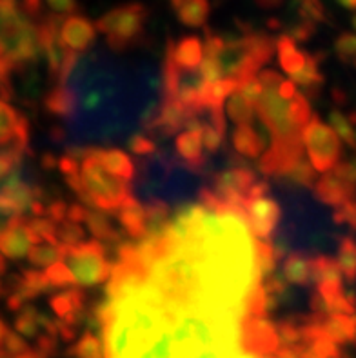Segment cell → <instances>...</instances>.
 <instances>
[{
  "mask_svg": "<svg viewBox=\"0 0 356 358\" xmlns=\"http://www.w3.org/2000/svg\"><path fill=\"white\" fill-rule=\"evenodd\" d=\"M57 336L50 335V333H42V335L36 336V353L41 357L50 358L51 355L57 351Z\"/></svg>",
  "mask_w": 356,
  "mask_h": 358,
  "instance_id": "44",
  "label": "cell"
},
{
  "mask_svg": "<svg viewBox=\"0 0 356 358\" xmlns=\"http://www.w3.org/2000/svg\"><path fill=\"white\" fill-rule=\"evenodd\" d=\"M44 108L48 109V113L69 120L75 113V96L64 84H55L45 95Z\"/></svg>",
  "mask_w": 356,
  "mask_h": 358,
  "instance_id": "22",
  "label": "cell"
},
{
  "mask_svg": "<svg viewBox=\"0 0 356 358\" xmlns=\"http://www.w3.org/2000/svg\"><path fill=\"white\" fill-rule=\"evenodd\" d=\"M0 148L17 157L29 155V124L9 102L0 100Z\"/></svg>",
  "mask_w": 356,
  "mask_h": 358,
  "instance_id": "8",
  "label": "cell"
},
{
  "mask_svg": "<svg viewBox=\"0 0 356 358\" xmlns=\"http://www.w3.org/2000/svg\"><path fill=\"white\" fill-rule=\"evenodd\" d=\"M86 211H87L86 206H80V204L68 206V209H66V220L75 224H82L84 222V217H86Z\"/></svg>",
  "mask_w": 356,
  "mask_h": 358,
  "instance_id": "47",
  "label": "cell"
},
{
  "mask_svg": "<svg viewBox=\"0 0 356 358\" xmlns=\"http://www.w3.org/2000/svg\"><path fill=\"white\" fill-rule=\"evenodd\" d=\"M66 209H68V204L64 202V200H55V202H51L48 208H45V215L50 218L51 222L55 224H60L66 220Z\"/></svg>",
  "mask_w": 356,
  "mask_h": 358,
  "instance_id": "46",
  "label": "cell"
},
{
  "mask_svg": "<svg viewBox=\"0 0 356 358\" xmlns=\"http://www.w3.org/2000/svg\"><path fill=\"white\" fill-rule=\"evenodd\" d=\"M44 277L51 284V287H71L75 284L71 273L64 262H57L44 271Z\"/></svg>",
  "mask_w": 356,
  "mask_h": 358,
  "instance_id": "37",
  "label": "cell"
},
{
  "mask_svg": "<svg viewBox=\"0 0 356 358\" xmlns=\"http://www.w3.org/2000/svg\"><path fill=\"white\" fill-rule=\"evenodd\" d=\"M182 2H184V0H169V4H171V8H173V9L178 8V6H180Z\"/></svg>",
  "mask_w": 356,
  "mask_h": 358,
  "instance_id": "55",
  "label": "cell"
},
{
  "mask_svg": "<svg viewBox=\"0 0 356 358\" xmlns=\"http://www.w3.org/2000/svg\"><path fill=\"white\" fill-rule=\"evenodd\" d=\"M0 293H2V282H0Z\"/></svg>",
  "mask_w": 356,
  "mask_h": 358,
  "instance_id": "56",
  "label": "cell"
},
{
  "mask_svg": "<svg viewBox=\"0 0 356 358\" xmlns=\"http://www.w3.org/2000/svg\"><path fill=\"white\" fill-rule=\"evenodd\" d=\"M276 91H278V95L282 96L284 100H291L298 93L297 86H294L291 80H282V84H280L278 90Z\"/></svg>",
  "mask_w": 356,
  "mask_h": 358,
  "instance_id": "48",
  "label": "cell"
},
{
  "mask_svg": "<svg viewBox=\"0 0 356 358\" xmlns=\"http://www.w3.org/2000/svg\"><path fill=\"white\" fill-rule=\"evenodd\" d=\"M233 148L240 157L258 159L264 151V138L252 126H236L233 131Z\"/></svg>",
  "mask_w": 356,
  "mask_h": 358,
  "instance_id": "23",
  "label": "cell"
},
{
  "mask_svg": "<svg viewBox=\"0 0 356 358\" xmlns=\"http://www.w3.org/2000/svg\"><path fill=\"white\" fill-rule=\"evenodd\" d=\"M257 2L262 8H276V6H280L282 0H257Z\"/></svg>",
  "mask_w": 356,
  "mask_h": 358,
  "instance_id": "51",
  "label": "cell"
},
{
  "mask_svg": "<svg viewBox=\"0 0 356 358\" xmlns=\"http://www.w3.org/2000/svg\"><path fill=\"white\" fill-rule=\"evenodd\" d=\"M62 259L78 286L93 287L108 282L111 264L106 259V248L100 242L87 241L64 250Z\"/></svg>",
  "mask_w": 356,
  "mask_h": 358,
  "instance_id": "5",
  "label": "cell"
},
{
  "mask_svg": "<svg viewBox=\"0 0 356 358\" xmlns=\"http://www.w3.org/2000/svg\"><path fill=\"white\" fill-rule=\"evenodd\" d=\"M209 11H211L209 0H184V2L175 9L178 20L190 27L204 26V24L208 22Z\"/></svg>",
  "mask_w": 356,
  "mask_h": 358,
  "instance_id": "26",
  "label": "cell"
},
{
  "mask_svg": "<svg viewBox=\"0 0 356 358\" xmlns=\"http://www.w3.org/2000/svg\"><path fill=\"white\" fill-rule=\"evenodd\" d=\"M255 182H257V173L252 171L248 164L231 166L229 169H224V171L213 175V186L209 187V191L224 206L242 209L249 187Z\"/></svg>",
  "mask_w": 356,
  "mask_h": 358,
  "instance_id": "7",
  "label": "cell"
},
{
  "mask_svg": "<svg viewBox=\"0 0 356 358\" xmlns=\"http://www.w3.org/2000/svg\"><path fill=\"white\" fill-rule=\"evenodd\" d=\"M69 353L75 358H104V350H102V341L93 333H84L80 341L73 345Z\"/></svg>",
  "mask_w": 356,
  "mask_h": 358,
  "instance_id": "34",
  "label": "cell"
},
{
  "mask_svg": "<svg viewBox=\"0 0 356 358\" xmlns=\"http://www.w3.org/2000/svg\"><path fill=\"white\" fill-rule=\"evenodd\" d=\"M84 224L87 226L91 235L95 236L93 241L100 242L104 248L109 244H122L120 233L113 227V224L109 220V215L102 213L99 209H87L86 217H84Z\"/></svg>",
  "mask_w": 356,
  "mask_h": 358,
  "instance_id": "19",
  "label": "cell"
},
{
  "mask_svg": "<svg viewBox=\"0 0 356 358\" xmlns=\"http://www.w3.org/2000/svg\"><path fill=\"white\" fill-rule=\"evenodd\" d=\"M302 145H306L311 168L318 173L333 171L342 159V142L329 126L313 115L309 124L302 129Z\"/></svg>",
  "mask_w": 356,
  "mask_h": 358,
  "instance_id": "6",
  "label": "cell"
},
{
  "mask_svg": "<svg viewBox=\"0 0 356 358\" xmlns=\"http://www.w3.org/2000/svg\"><path fill=\"white\" fill-rule=\"evenodd\" d=\"M273 358H300L297 350H291V348H278Z\"/></svg>",
  "mask_w": 356,
  "mask_h": 358,
  "instance_id": "49",
  "label": "cell"
},
{
  "mask_svg": "<svg viewBox=\"0 0 356 358\" xmlns=\"http://www.w3.org/2000/svg\"><path fill=\"white\" fill-rule=\"evenodd\" d=\"M80 168L78 175L66 177L68 186L82 199V202L102 213L117 215L120 206L129 196H133L131 182L109 175L95 160L91 159L86 150H78Z\"/></svg>",
  "mask_w": 356,
  "mask_h": 358,
  "instance_id": "3",
  "label": "cell"
},
{
  "mask_svg": "<svg viewBox=\"0 0 356 358\" xmlns=\"http://www.w3.org/2000/svg\"><path fill=\"white\" fill-rule=\"evenodd\" d=\"M2 345H4L6 353L11 355V357H18V355H22L24 351L29 350V348H27V342L15 331H8V335H6L4 338V344Z\"/></svg>",
  "mask_w": 356,
  "mask_h": 358,
  "instance_id": "41",
  "label": "cell"
},
{
  "mask_svg": "<svg viewBox=\"0 0 356 358\" xmlns=\"http://www.w3.org/2000/svg\"><path fill=\"white\" fill-rule=\"evenodd\" d=\"M0 59H2V55H0Z\"/></svg>",
  "mask_w": 356,
  "mask_h": 358,
  "instance_id": "57",
  "label": "cell"
},
{
  "mask_svg": "<svg viewBox=\"0 0 356 358\" xmlns=\"http://www.w3.org/2000/svg\"><path fill=\"white\" fill-rule=\"evenodd\" d=\"M50 306L57 313L60 322L77 329V326L84 318V313H86V295L78 287H71V289L51 296Z\"/></svg>",
  "mask_w": 356,
  "mask_h": 358,
  "instance_id": "13",
  "label": "cell"
},
{
  "mask_svg": "<svg viewBox=\"0 0 356 358\" xmlns=\"http://www.w3.org/2000/svg\"><path fill=\"white\" fill-rule=\"evenodd\" d=\"M127 148L131 153H135L136 157H151L157 151V144L145 135H133L127 141Z\"/></svg>",
  "mask_w": 356,
  "mask_h": 358,
  "instance_id": "39",
  "label": "cell"
},
{
  "mask_svg": "<svg viewBox=\"0 0 356 358\" xmlns=\"http://www.w3.org/2000/svg\"><path fill=\"white\" fill-rule=\"evenodd\" d=\"M329 124L333 126L331 129L334 131V135L339 136V138H342L351 150H355V113H349V117H346V113H343L342 109H331Z\"/></svg>",
  "mask_w": 356,
  "mask_h": 358,
  "instance_id": "30",
  "label": "cell"
},
{
  "mask_svg": "<svg viewBox=\"0 0 356 358\" xmlns=\"http://www.w3.org/2000/svg\"><path fill=\"white\" fill-rule=\"evenodd\" d=\"M276 53H278V60L280 66L284 69L287 75L294 77L297 73H300L306 66L307 60V53L300 51L297 48V42L291 41L287 35H282L278 41L275 42Z\"/></svg>",
  "mask_w": 356,
  "mask_h": 358,
  "instance_id": "21",
  "label": "cell"
},
{
  "mask_svg": "<svg viewBox=\"0 0 356 358\" xmlns=\"http://www.w3.org/2000/svg\"><path fill=\"white\" fill-rule=\"evenodd\" d=\"M333 173L343 184H348L349 187H355V182H356V168H355V162L353 160H346V162H339L334 166Z\"/></svg>",
  "mask_w": 356,
  "mask_h": 358,
  "instance_id": "42",
  "label": "cell"
},
{
  "mask_svg": "<svg viewBox=\"0 0 356 358\" xmlns=\"http://www.w3.org/2000/svg\"><path fill=\"white\" fill-rule=\"evenodd\" d=\"M355 317H327L322 320V331L333 344L355 342Z\"/></svg>",
  "mask_w": 356,
  "mask_h": 358,
  "instance_id": "24",
  "label": "cell"
},
{
  "mask_svg": "<svg viewBox=\"0 0 356 358\" xmlns=\"http://www.w3.org/2000/svg\"><path fill=\"white\" fill-rule=\"evenodd\" d=\"M334 51L336 57L342 60L346 66H355L356 62V38L353 33H342L334 42Z\"/></svg>",
  "mask_w": 356,
  "mask_h": 358,
  "instance_id": "36",
  "label": "cell"
},
{
  "mask_svg": "<svg viewBox=\"0 0 356 358\" xmlns=\"http://www.w3.org/2000/svg\"><path fill=\"white\" fill-rule=\"evenodd\" d=\"M64 257L62 245L53 244H35L27 251V260L33 268H50L53 264L60 262Z\"/></svg>",
  "mask_w": 356,
  "mask_h": 358,
  "instance_id": "29",
  "label": "cell"
},
{
  "mask_svg": "<svg viewBox=\"0 0 356 358\" xmlns=\"http://www.w3.org/2000/svg\"><path fill=\"white\" fill-rule=\"evenodd\" d=\"M91 159L99 164L100 168L106 169L109 175L113 177L122 178V180L129 182L131 178L135 177V166L131 162V159L127 157V153L120 150H100V148H91L86 150Z\"/></svg>",
  "mask_w": 356,
  "mask_h": 358,
  "instance_id": "15",
  "label": "cell"
},
{
  "mask_svg": "<svg viewBox=\"0 0 356 358\" xmlns=\"http://www.w3.org/2000/svg\"><path fill=\"white\" fill-rule=\"evenodd\" d=\"M104 358H273L264 293L238 300L213 287L184 235L122 242L95 308Z\"/></svg>",
  "mask_w": 356,
  "mask_h": 358,
  "instance_id": "1",
  "label": "cell"
},
{
  "mask_svg": "<svg viewBox=\"0 0 356 358\" xmlns=\"http://www.w3.org/2000/svg\"><path fill=\"white\" fill-rule=\"evenodd\" d=\"M35 244H38V241L29 231L27 218L24 215H13L0 229V253L4 259L22 260Z\"/></svg>",
  "mask_w": 356,
  "mask_h": 358,
  "instance_id": "10",
  "label": "cell"
},
{
  "mask_svg": "<svg viewBox=\"0 0 356 358\" xmlns=\"http://www.w3.org/2000/svg\"><path fill=\"white\" fill-rule=\"evenodd\" d=\"M27 227L38 241V244L59 245V242H57V224L51 222L50 218H31V220H27Z\"/></svg>",
  "mask_w": 356,
  "mask_h": 358,
  "instance_id": "35",
  "label": "cell"
},
{
  "mask_svg": "<svg viewBox=\"0 0 356 358\" xmlns=\"http://www.w3.org/2000/svg\"><path fill=\"white\" fill-rule=\"evenodd\" d=\"M149 11L140 2H127L124 6L111 9L97 20L95 29L104 33L111 51H127L138 44L144 36V27L148 22Z\"/></svg>",
  "mask_w": 356,
  "mask_h": 358,
  "instance_id": "4",
  "label": "cell"
},
{
  "mask_svg": "<svg viewBox=\"0 0 356 358\" xmlns=\"http://www.w3.org/2000/svg\"><path fill=\"white\" fill-rule=\"evenodd\" d=\"M300 17H302L304 22L307 24H320L325 20V11L324 6L318 2V0H304L302 6H300Z\"/></svg>",
  "mask_w": 356,
  "mask_h": 358,
  "instance_id": "38",
  "label": "cell"
},
{
  "mask_svg": "<svg viewBox=\"0 0 356 358\" xmlns=\"http://www.w3.org/2000/svg\"><path fill=\"white\" fill-rule=\"evenodd\" d=\"M313 195L322 204L340 208L342 204L353 200L355 187H349L348 184H343L333 171H329L324 173L322 178H316L315 186H313Z\"/></svg>",
  "mask_w": 356,
  "mask_h": 358,
  "instance_id": "14",
  "label": "cell"
},
{
  "mask_svg": "<svg viewBox=\"0 0 356 358\" xmlns=\"http://www.w3.org/2000/svg\"><path fill=\"white\" fill-rule=\"evenodd\" d=\"M339 266L342 271V277L348 280L349 286H353L355 282V271H356V245L351 235L340 236L339 241Z\"/></svg>",
  "mask_w": 356,
  "mask_h": 358,
  "instance_id": "28",
  "label": "cell"
},
{
  "mask_svg": "<svg viewBox=\"0 0 356 358\" xmlns=\"http://www.w3.org/2000/svg\"><path fill=\"white\" fill-rule=\"evenodd\" d=\"M282 280L291 286H309L311 284V259L304 251L289 253L282 266Z\"/></svg>",
  "mask_w": 356,
  "mask_h": 358,
  "instance_id": "18",
  "label": "cell"
},
{
  "mask_svg": "<svg viewBox=\"0 0 356 358\" xmlns=\"http://www.w3.org/2000/svg\"><path fill=\"white\" fill-rule=\"evenodd\" d=\"M38 313L35 308L31 306H24L20 311H18L17 318H15V333L27 338H36L38 331H41V324H38Z\"/></svg>",
  "mask_w": 356,
  "mask_h": 358,
  "instance_id": "31",
  "label": "cell"
},
{
  "mask_svg": "<svg viewBox=\"0 0 356 358\" xmlns=\"http://www.w3.org/2000/svg\"><path fill=\"white\" fill-rule=\"evenodd\" d=\"M242 211L252 236L264 242L273 236L282 218V208L276 200L269 199V195L260 196V199H248L243 202Z\"/></svg>",
  "mask_w": 356,
  "mask_h": 358,
  "instance_id": "9",
  "label": "cell"
},
{
  "mask_svg": "<svg viewBox=\"0 0 356 358\" xmlns=\"http://www.w3.org/2000/svg\"><path fill=\"white\" fill-rule=\"evenodd\" d=\"M278 178H282V184H285L291 189H297V187H306L307 189V187L315 186L316 171L306 159H300L291 164Z\"/></svg>",
  "mask_w": 356,
  "mask_h": 358,
  "instance_id": "25",
  "label": "cell"
},
{
  "mask_svg": "<svg viewBox=\"0 0 356 358\" xmlns=\"http://www.w3.org/2000/svg\"><path fill=\"white\" fill-rule=\"evenodd\" d=\"M97 41L95 26L80 15L64 17L59 27V42L64 50L73 55H82L91 50Z\"/></svg>",
  "mask_w": 356,
  "mask_h": 358,
  "instance_id": "11",
  "label": "cell"
},
{
  "mask_svg": "<svg viewBox=\"0 0 356 358\" xmlns=\"http://www.w3.org/2000/svg\"><path fill=\"white\" fill-rule=\"evenodd\" d=\"M226 111L231 120H235L236 126H252V122H255V108L242 99L238 91L229 96Z\"/></svg>",
  "mask_w": 356,
  "mask_h": 358,
  "instance_id": "32",
  "label": "cell"
},
{
  "mask_svg": "<svg viewBox=\"0 0 356 358\" xmlns=\"http://www.w3.org/2000/svg\"><path fill=\"white\" fill-rule=\"evenodd\" d=\"M176 157L182 160L187 171L194 175H202L204 168L208 166V157L204 153L202 138H200V129H185L178 133L175 141Z\"/></svg>",
  "mask_w": 356,
  "mask_h": 358,
  "instance_id": "12",
  "label": "cell"
},
{
  "mask_svg": "<svg viewBox=\"0 0 356 358\" xmlns=\"http://www.w3.org/2000/svg\"><path fill=\"white\" fill-rule=\"evenodd\" d=\"M322 59V55H309L307 53V60H306V66L300 73H297L294 77H291V82H293L294 86H300L306 93V99L307 96H316L320 93L322 86H324V75L320 73V68H318V60Z\"/></svg>",
  "mask_w": 356,
  "mask_h": 358,
  "instance_id": "20",
  "label": "cell"
},
{
  "mask_svg": "<svg viewBox=\"0 0 356 358\" xmlns=\"http://www.w3.org/2000/svg\"><path fill=\"white\" fill-rule=\"evenodd\" d=\"M117 218L131 241H142L145 233V211L142 202H138L135 196H129L117 211Z\"/></svg>",
  "mask_w": 356,
  "mask_h": 358,
  "instance_id": "17",
  "label": "cell"
},
{
  "mask_svg": "<svg viewBox=\"0 0 356 358\" xmlns=\"http://www.w3.org/2000/svg\"><path fill=\"white\" fill-rule=\"evenodd\" d=\"M48 4L53 9V15H60V17L75 15L78 8L77 0H48Z\"/></svg>",
  "mask_w": 356,
  "mask_h": 358,
  "instance_id": "45",
  "label": "cell"
},
{
  "mask_svg": "<svg viewBox=\"0 0 356 358\" xmlns=\"http://www.w3.org/2000/svg\"><path fill=\"white\" fill-rule=\"evenodd\" d=\"M42 166H44L45 169H50L51 166H55V159L51 157V155H45L44 159H42Z\"/></svg>",
  "mask_w": 356,
  "mask_h": 358,
  "instance_id": "52",
  "label": "cell"
},
{
  "mask_svg": "<svg viewBox=\"0 0 356 358\" xmlns=\"http://www.w3.org/2000/svg\"><path fill=\"white\" fill-rule=\"evenodd\" d=\"M166 57L184 69H199L204 60V45L197 36H184L178 42H169Z\"/></svg>",
  "mask_w": 356,
  "mask_h": 358,
  "instance_id": "16",
  "label": "cell"
},
{
  "mask_svg": "<svg viewBox=\"0 0 356 358\" xmlns=\"http://www.w3.org/2000/svg\"><path fill=\"white\" fill-rule=\"evenodd\" d=\"M57 242H59V245H62L64 250H69V248H75V245L86 242L84 227L80 224L69 222V220L57 224Z\"/></svg>",
  "mask_w": 356,
  "mask_h": 358,
  "instance_id": "33",
  "label": "cell"
},
{
  "mask_svg": "<svg viewBox=\"0 0 356 358\" xmlns=\"http://www.w3.org/2000/svg\"><path fill=\"white\" fill-rule=\"evenodd\" d=\"M340 6H343V8H348L349 11H353L355 9V0H336Z\"/></svg>",
  "mask_w": 356,
  "mask_h": 358,
  "instance_id": "53",
  "label": "cell"
},
{
  "mask_svg": "<svg viewBox=\"0 0 356 358\" xmlns=\"http://www.w3.org/2000/svg\"><path fill=\"white\" fill-rule=\"evenodd\" d=\"M333 100H334V102H339V104H346V102H348V96L343 95L342 91L334 87V90H333Z\"/></svg>",
  "mask_w": 356,
  "mask_h": 358,
  "instance_id": "50",
  "label": "cell"
},
{
  "mask_svg": "<svg viewBox=\"0 0 356 358\" xmlns=\"http://www.w3.org/2000/svg\"><path fill=\"white\" fill-rule=\"evenodd\" d=\"M204 59L211 60L220 80H233L238 86L257 78L262 66L271 62L275 53L273 38L262 33H245L240 36L224 38L206 29Z\"/></svg>",
  "mask_w": 356,
  "mask_h": 358,
  "instance_id": "2",
  "label": "cell"
},
{
  "mask_svg": "<svg viewBox=\"0 0 356 358\" xmlns=\"http://www.w3.org/2000/svg\"><path fill=\"white\" fill-rule=\"evenodd\" d=\"M355 200H349V202H346V204H342L340 208L334 209L333 217H331V220H333L334 226H346L349 227V229H355L356 226V218H355Z\"/></svg>",
  "mask_w": 356,
  "mask_h": 358,
  "instance_id": "40",
  "label": "cell"
},
{
  "mask_svg": "<svg viewBox=\"0 0 356 358\" xmlns=\"http://www.w3.org/2000/svg\"><path fill=\"white\" fill-rule=\"evenodd\" d=\"M311 282H315L316 286L324 282H343L339 262L327 255H316L315 259H311Z\"/></svg>",
  "mask_w": 356,
  "mask_h": 358,
  "instance_id": "27",
  "label": "cell"
},
{
  "mask_svg": "<svg viewBox=\"0 0 356 358\" xmlns=\"http://www.w3.org/2000/svg\"><path fill=\"white\" fill-rule=\"evenodd\" d=\"M238 93L242 95V99L248 102L249 106H257L258 99H260V93H262V86H260V82L257 80V78H252V80L245 82L243 86H240Z\"/></svg>",
  "mask_w": 356,
  "mask_h": 358,
  "instance_id": "43",
  "label": "cell"
},
{
  "mask_svg": "<svg viewBox=\"0 0 356 358\" xmlns=\"http://www.w3.org/2000/svg\"><path fill=\"white\" fill-rule=\"evenodd\" d=\"M6 269H8V264H6V259L0 255V275H4Z\"/></svg>",
  "mask_w": 356,
  "mask_h": 358,
  "instance_id": "54",
  "label": "cell"
}]
</instances>
